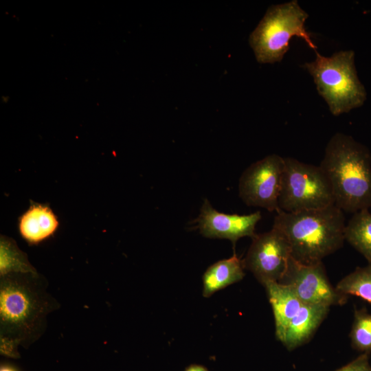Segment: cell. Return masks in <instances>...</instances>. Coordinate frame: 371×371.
I'll list each match as a JSON object with an SVG mask.
<instances>
[{"label": "cell", "instance_id": "obj_1", "mask_svg": "<svg viewBox=\"0 0 371 371\" xmlns=\"http://www.w3.org/2000/svg\"><path fill=\"white\" fill-rule=\"evenodd\" d=\"M58 308L37 273L1 276L0 352L20 357L19 346L27 348L44 333L47 315Z\"/></svg>", "mask_w": 371, "mask_h": 371}, {"label": "cell", "instance_id": "obj_2", "mask_svg": "<svg viewBox=\"0 0 371 371\" xmlns=\"http://www.w3.org/2000/svg\"><path fill=\"white\" fill-rule=\"evenodd\" d=\"M334 195L335 205L355 213L371 207V153L350 135H333L319 165Z\"/></svg>", "mask_w": 371, "mask_h": 371}, {"label": "cell", "instance_id": "obj_3", "mask_svg": "<svg viewBox=\"0 0 371 371\" xmlns=\"http://www.w3.org/2000/svg\"><path fill=\"white\" fill-rule=\"evenodd\" d=\"M345 226L344 212L335 205L296 212L279 210L273 224L288 240L291 257L305 265L322 262L339 249Z\"/></svg>", "mask_w": 371, "mask_h": 371}, {"label": "cell", "instance_id": "obj_4", "mask_svg": "<svg viewBox=\"0 0 371 371\" xmlns=\"http://www.w3.org/2000/svg\"><path fill=\"white\" fill-rule=\"evenodd\" d=\"M315 59L302 67L313 77L319 94L335 116L362 106L367 98L355 65L352 50L339 51L329 57L315 51Z\"/></svg>", "mask_w": 371, "mask_h": 371}, {"label": "cell", "instance_id": "obj_5", "mask_svg": "<svg viewBox=\"0 0 371 371\" xmlns=\"http://www.w3.org/2000/svg\"><path fill=\"white\" fill-rule=\"evenodd\" d=\"M308 16L297 0L271 5L249 36V43L256 60L262 64L280 62L293 36L302 38L317 51L304 27Z\"/></svg>", "mask_w": 371, "mask_h": 371}, {"label": "cell", "instance_id": "obj_6", "mask_svg": "<svg viewBox=\"0 0 371 371\" xmlns=\"http://www.w3.org/2000/svg\"><path fill=\"white\" fill-rule=\"evenodd\" d=\"M284 169L278 198L285 212L317 210L335 205L330 183L319 166L284 157Z\"/></svg>", "mask_w": 371, "mask_h": 371}, {"label": "cell", "instance_id": "obj_7", "mask_svg": "<svg viewBox=\"0 0 371 371\" xmlns=\"http://www.w3.org/2000/svg\"><path fill=\"white\" fill-rule=\"evenodd\" d=\"M284 169V157L276 154L251 164L239 179L241 200L248 206L260 207L269 212L279 211L278 198Z\"/></svg>", "mask_w": 371, "mask_h": 371}, {"label": "cell", "instance_id": "obj_8", "mask_svg": "<svg viewBox=\"0 0 371 371\" xmlns=\"http://www.w3.org/2000/svg\"><path fill=\"white\" fill-rule=\"evenodd\" d=\"M278 282L291 287L306 304L343 305L348 297L330 284L322 262L305 265L291 256L286 271Z\"/></svg>", "mask_w": 371, "mask_h": 371}, {"label": "cell", "instance_id": "obj_9", "mask_svg": "<svg viewBox=\"0 0 371 371\" xmlns=\"http://www.w3.org/2000/svg\"><path fill=\"white\" fill-rule=\"evenodd\" d=\"M291 256V248L286 237L272 227L270 231L252 238L243 263L245 269L250 271L264 285L282 279Z\"/></svg>", "mask_w": 371, "mask_h": 371}, {"label": "cell", "instance_id": "obj_10", "mask_svg": "<svg viewBox=\"0 0 371 371\" xmlns=\"http://www.w3.org/2000/svg\"><path fill=\"white\" fill-rule=\"evenodd\" d=\"M261 218L260 211L247 215L222 213L205 199L195 222L203 236L228 239L235 247L239 238L245 236L252 238L256 235L255 227Z\"/></svg>", "mask_w": 371, "mask_h": 371}, {"label": "cell", "instance_id": "obj_11", "mask_svg": "<svg viewBox=\"0 0 371 371\" xmlns=\"http://www.w3.org/2000/svg\"><path fill=\"white\" fill-rule=\"evenodd\" d=\"M330 307L304 304L286 328L282 342L285 348L292 351L308 342L327 316Z\"/></svg>", "mask_w": 371, "mask_h": 371}, {"label": "cell", "instance_id": "obj_12", "mask_svg": "<svg viewBox=\"0 0 371 371\" xmlns=\"http://www.w3.org/2000/svg\"><path fill=\"white\" fill-rule=\"evenodd\" d=\"M271 305L277 339L282 342L286 328L304 304L289 286L278 282L263 285Z\"/></svg>", "mask_w": 371, "mask_h": 371}, {"label": "cell", "instance_id": "obj_13", "mask_svg": "<svg viewBox=\"0 0 371 371\" xmlns=\"http://www.w3.org/2000/svg\"><path fill=\"white\" fill-rule=\"evenodd\" d=\"M58 226L57 217L47 205L32 203L20 217L19 229L22 237L37 243L52 235Z\"/></svg>", "mask_w": 371, "mask_h": 371}, {"label": "cell", "instance_id": "obj_14", "mask_svg": "<svg viewBox=\"0 0 371 371\" xmlns=\"http://www.w3.org/2000/svg\"><path fill=\"white\" fill-rule=\"evenodd\" d=\"M243 260L234 255L210 266L203 276V296L214 293L243 280L245 276Z\"/></svg>", "mask_w": 371, "mask_h": 371}, {"label": "cell", "instance_id": "obj_15", "mask_svg": "<svg viewBox=\"0 0 371 371\" xmlns=\"http://www.w3.org/2000/svg\"><path fill=\"white\" fill-rule=\"evenodd\" d=\"M344 239L371 264V213L368 209L353 214L345 226Z\"/></svg>", "mask_w": 371, "mask_h": 371}, {"label": "cell", "instance_id": "obj_16", "mask_svg": "<svg viewBox=\"0 0 371 371\" xmlns=\"http://www.w3.org/2000/svg\"><path fill=\"white\" fill-rule=\"evenodd\" d=\"M340 293L359 297L371 304V264L357 267L335 286Z\"/></svg>", "mask_w": 371, "mask_h": 371}, {"label": "cell", "instance_id": "obj_17", "mask_svg": "<svg viewBox=\"0 0 371 371\" xmlns=\"http://www.w3.org/2000/svg\"><path fill=\"white\" fill-rule=\"evenodd\" d=\"M0 271L1 276L12 273H36L14 241L4 236L1 238Z\"/></svg>", "mask_w": 371, "mask_h": 371}, {"label": "cell", "instance_id": "obj_18", "mask_svg": "<svg viewBox=\"0 0 371 371\" xmlns=\"http://www.w3.org/2000/svg\"><path fill=\"white\" fill-rule=\"evenodd\" d=\"M350 338L353 348L362 353L371 352V313L365 308L355 309Z\"/></svg>", "mask_w": 371, "mask_h": 371}, {"label": "cell", "instance_id": "obj_19", "mask_svg": "<svg viewBox=\"0 0 371 371\" xmlns=\"http://www.w3.org/2000/svg\"><path fill=\"white\" fill-rule=\"evenodd\" d=\"M369 355L361 353L353 361L335 371H371Z\"/></svg>", "mask_w": 371, "mask_h": 371}, {"label": "cell", "instance_id": "obj_20", "mask_svg": "<svg viewBox=\"0 0 371 371\" xmlns=\"http://www.w3.org/2000/svg\"><path fill=\"white\" fill-rule=\"evenodd\" d=\"M184 371H208V370L202 365L191 364Z\"/></svg>", "mask_w": 371, "mask_h": 371}, {"label": "cell", "instance_id": "obj_21", "mask_svg": "<svg viewBox=\"0 0 371 371\" xmlns=\"http://www.w3.org/2000/svg\"><path fill=\"white\" fill-rule=\"evenodd\" d=\"M0 371H16V370L9 366H1Z\"/></svg>", "mask_w": 371, "mask_h": 371}]
</instances>
